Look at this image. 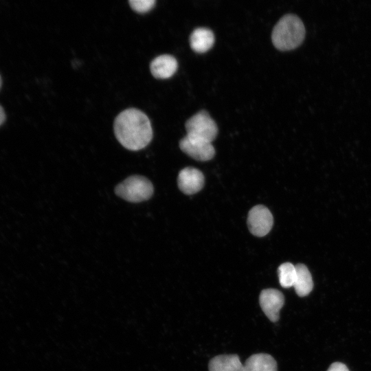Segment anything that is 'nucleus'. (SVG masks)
Returning <instances> with one entry per match:
<instances>
[{
	"instance_id": "f257e3e1",
	"label": "nucleus",
	"mask_w": 371,
	"mask_h": 371,
	"mask_svg": "<svg viewBox=\"0 0 371 371\" xmlns=\"http://www.w3.org/2000/svg\"><path fill=\"white\" fill-rule=\"evenodd\" d=\"M114 133L117 139L130 150L146 147L153 137V129L148 116L137 109L122 111L115 119Z\"/></svg>"
},
{
	"instance_id": "f03ea898",
	"label": "nucleus",
	"mask_w": 371,
	"mask_h": 371,
	"mask_svg": "<svg viewBox=\"0 0 371 371\" xmlns=\"http://www.w3.org/2000/svg\"><path fill=\"white\" fill-rule=\"evenodd\" d=\"M304 36L305 28L301 19L296 15L286 14L275 25L271 38L277 49L286 51L297 47Z\"/></svg>"
},
{
	"instance_id": "7ed1b4c3",
	"label": "nucleus",
	"mask_w": 371,
	"mask_h": 371,
	"mask_svg": "<svg viewBox=\"0 0 371 371\" xmlns=\"http://www.w3.org/2000/svg\"><path fill=\"white\" fill-rule=\"evenodd\" d=\"M115 192L122 199L137 203L150 198L153 193V186L147 178L133 175L118 184Z\"/></svg>"
},
{
	"instance_id": "20e7f679",
	"label": "nucleus",
	"mask_w": 371,
	"mask_h": 371,
	"mask_svg": "<svg viewBox=\"0 0 371 371\" xmlns=\"http://www.w3.org/2000/svg\"><path fill=\"white\" fill-rule=\"evenodd\" d=\"M186 129V135L211 143L218 133L216 123L205 111H199L188 120Z\"/></svg>"
},
{
	"instance_id": "39448f33",
	"label": "nucleus",
	"mask_w": 371,
	"mask_h": 371,
	"mask_svg": "<svg viewBox=\"0 0 371 371\" xmlns=\"http://www.w3.org/2000/svg\"><path fill=\"white\" fill-rule=\"evenodd\" d=\"M273 216L264 205H256L251 209L247 218L250 232L256 236L267 235L273 226Z\"/></svg>"
},
{
	"instance_id": "423d86ee",
	"label": "nucleus",
	"mask_w": 371,
	"mask_h": 371,
	"mask_svg": "<svg viewBox=\"0 0 371 371\" xmlns=\"http://www.w3.org/2000/svg\"><path fill=\"white\" fill-rule=\"evenodd\" d=\"M179 147L183 152L199 161H208L213 158L215 154L211 142L192 138L188 135L181 139Z\"/></svg>"
},
{
	"instance_id": "0eeeda50",
	"label": "nucleus",
	"mask_w": 371,
	"mask_h": 371,
	"mask_svg": "<svg viewBox=\"0 0 371 371\" xmlns=\"http://www.w3.org/2000/svg\"><path fill=\"white\" fill-rule=\"evenodd\" d=\"M259 302L262 311L271 322L279 319L280 311L284 304V295L280 291L274 289L262 290Z\"/></svg>"
},
{
	"instance_id": "6e6552de",
	"label": "nucleus",
	"mask_w": 371,
	"mask_h": 371,
	"mask_svg": "<svg viewBox=\"0 0 371 371\" xmlns=\"http://www.w3.org/2000/svg\"><path fill=\"white\" fill-rule=\"evenodd\" d=\"M177 183L181 191L186 194H192L203 188L204 177L198 169L187 167L179 173Z\"/></svg>"
},
{
	"instance_id": "1a4fd4ad",
	"label": "nucleus",
	"mask_w": 371,
	"mask_h": 371,
	"mask_svg": "<svg viewBox=\"0 0 371 371\" xmlns=\"http://www.w3.org/2000/svg\"><path fill=\"white\" fill-rule=\"evenodd\" d=\"M178 64L176 58L169 54L160 55L150 65L152 75L158 79L169 78L176 72Z\"/></svg>"
},
{
	"instance_id": "9d476101",
	"label": "nucleus",
	"mask_w": 371,
	"mask_h": 371,
	"mask_svg": "<svg viewBox=\"0 0 371 371\" xmlns=\"http://www.w3.org/2000/svg\"><path fill=\"white\" fill-rule=\"evenodd\" d=\"M277 363L270 355L254 354L243 365L241 371H277Z\"/></svg>"
},
{
	"instance_id": "9b49d317",
	"label": "nucleus",
	"mask_w": 371,
	"mask_h": 371,
	"mask_svg": "<svg viewBox=\"0 0 371 371\" xmlns=\"http://www.w3.org/2000/svg\"><path fill=\"white\" fill-rule=\"evenodd\" d=\"M214 43V34L207 28H196L192 32L190 37L191 48L197 53H204L208 51L212 47Z\"/></svg>"
},
{
	"instance_id": "f8f14e48",
	"label": "nucleus",
	"mask_w": 371,
	"mask_h": 371,
	"mask_svg": "<svg viewBox=\"0 0 371 371\" xmlns=\"http://www.w3.org/2000/svg\"><path fill=\"white\" fill-rule=\"evenodd\" d=\"M243 364L236 355H221L212 358L209 371H241Z\"/></svg>"
},
{
	"instance_id": "ddd939ff",
	"label": "nucleus",
	"mask_w": 371,
	"mask_h": 371,
	"mask_svg": "<svg viewBox=\"0 0 371 371\" xmlns=\"http://www.w3.org/2000/svg\"><path fill=\"white\" fill-rule=\"evenodd\" d=\"M295 269L296 278L293 286L297 295L304 297L308 295L313 289V279L305 265L297 264L295 265Z\"/></svg>"
},
{
	"instance_id": "4468645a",
	"label": "nucleus",
	"mask_w": 371,
	"mask_h": 371,
	"mask_svg": "<svg viewBox=\"0 0 371 371\" xmlns=\"http://www.w3.org/2000/svg\"><path fill=\"white\" fill-rule=\"evenodd\" d=\"M278 271L279 282L282 287L293 286L296 278L295 266L290 262H284L280 265Z\"/></svg>"
},
{
	"instance_id": "2eb2a0df",
	"label": "nucleus",
	"mask_w": 371,
	"mask_h": 371,
	"mask_svg": "<svg viewBox=\"0 0 371 371\" xmlns=\"http://www.w3.org/2000/svg\"><path fill=\"white\" fill-rule=\"evenodd\" d=\"M131 8L137 12L145 13L150 10L155 4V0H131L128 1Z\"/></svg>"
},
{
	"instance_id": "dca6fc26",
	"label": "nucleus",
	"mask_w": 371,
	"mask_h": 371,
	"mask_svg": "<svg viewBox=\"0 0 371 371\" xmlns=\"http://www.w3.org/2000/svg\"><path fill=\"white\" fill-rule=\"evenodd\" d=\"M327 371H349L347 366L341 362L332 363Z\"/></svg>"
},
{
	"instance_id": "f3484780",
	"label": "nucleus",
	"mask_w": 371,
	"mask_h": 371,
	"mask_svg": "<svg viewBox=\"0 0 371 371\" xmlns=\"http://www.w3.org/2000/svg\"><path fill=\"white\" fill-rule=\"evenodd\" d=\"M5 118V112L2 106L0 105V125L4 122Z\"/></svg>"
},
{
	"instance_id": "a211bd4d",
	"label": "nucleus",
	"mask_w": 371,
	"mask_h": 371,
	"mask_svg": "<svg viewBox=\"0 0 371 371\" xmlns=\"http://www.w3.org/2000/svg\"><path fill=\"white\" fill-rule=\"evenodd\" d=\"M1 86V76H0V87Z\"/></svg>"
}]
</instances>
